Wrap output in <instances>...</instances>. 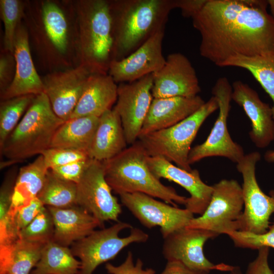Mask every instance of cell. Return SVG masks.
I'll return each instance as SVG.
<instances>
[{
	"label": "cell",
	"instance_id": "cell-23",
	"mask_svg": "<svg viewBox=\"0 0 274 274\" xmlns=\"http://www.w3.org/2000/svg\"><path fill=\"white\" fill-rule=\"evenodd\" d=\"M54 223L53 241L68 247L92 232L99 222L90 213L79 206L66 208L47 207Z\"/></svg>",
	"mask_w": 274,
	"mask_h": 274
},
{
	"label": "cell",
	"instance_id": "cell-1",
	"mask_svg": "<svg viewBox=\"0 0 274 274\" xmlns=\"http://www.w3.org/2000/svg\"><path fill=\"white\" fill-rule=\"evenodd\" d=\"M267 1L207 0L192 18L199 53L217 66L239 55L274 61V18Z\"/></svg>",
	"mask_w": 274,
	"mask_h": 274
},
{
	"label": "cell",
	"instance_id": "cell-19",
	"mask_svg": "<svg viewBox=\"0 0 274 274\" xmlns=\"http://www.w3.org/2000/svg\"><path fill=\"white\" fill-rule=\"evenodd\" d=\"M232 99L241 107L251 122L249 137L260 149L274 141V118L272 107L263 102L258 93L246 83L236 81L232 83Z\"/></svg>",
	"mask_w": 274,
	"mask_h": 274
},
{
	"label": "cell",
	"instance_id": "cell-16",
	"mask_svg": "<svg viewBox=\"0 0 274 274\" xmlns=\"http://www.w3.org/2000/svg\"><path fill=\"white\" fill-rule=\"evenodd\" d=\"M91 74L82 64L75 68L47 75L42 79L44 92L60 118L65 121L70 119Z\"/></svg>",
	"mask_w": 274,
	"mask_h": 274
},
{
	"label": "cell",
	"instance_id": "cell-31",
	"mask_svg": "<svg viewBox=\"0 0 274 274\" xmlns=\"http://www.w3.org/2000/svg\"><path fill=\"white\" fill-rule=\"evenodd\" d=\"M42 12L47 37L58 51L65 52L68 44V26L63 12L56 4L50 1L44 3Z\"/></svg>",
	"mask_w": 274,
	"mask_h": 274
},
{
	"label": "cell",
	"instance_id": "cell-33",
	"mask_svg": "<svg viewBox=\"0 0 274 274\" xmlns=\"http://www.w3.org/2000/svg\"><path fill=\"white\" fill-rule=\"evenodd\" d=\"M54 226L52 215L45 206L33 220L19 233V238L42 243L53 241Z\"/></svg>",
	"mask_w": 274,
	"mask_h": 274
},
{
	"label": "cell",
	"instance_id": "cell-14",
	"mask_svg": "<svg viewBox=\"0 0 274 274\" xmlns=\"http://www.w3.org/2000/svg\"><path fill=\"white\" fill-rule=\"evenodd\" d=\"M218 235L207 230L182 228L164 238L163 256L167 261H179L193 270L229 271L232 266L224 264L215 265L206 257L203 253L206 242Z\"/></svg>",
	"mask_w": 274,
	"mask_h": 274
},
{
	"label": "cell",
	"instance_id": "cell-21",
	"mask_svg": "<svg viewBox=\"0 0 274 274\" xmlns=\"http://www.w3.org/2000/svg\"><path fill=\"white\" fill-rule=\"evenodd\" d=\"M204 103L199 95L153 98L139 138L178 123L195 113Z\"/></svg>",
	"mask_w": 274,
	"mask_h": 274
},
{
	"label": "cell",
	"instance_id": "cell-41",
	"mask_svg": "<svg viewBox=\"0 0 274 274\" xmlns=\"http://www.w3.org/2000/svg\"><path fill=\"white\" fill-rule=\"evenodd\" d=\"M176 8L181 10L185 17L191 18L202 8L207 0H175Z\"/></svg>",
	"mask_w": 274,
	"mask_h": 274
},
{
	"label": "cell",
	"instance_id": "cell-12",
	"mask_svg": "<svg viewBox=\"0 0 274 274\" xmlns=\"http://www.w3.org/2000/svg\"><path fill=\"white\" fill-rule=\"evenodd\" d=\"M121 203L144 226L160 227L165 238L174 231L187 226L194 214L187 209L170 206L142 193L119 195Z\"/></svg>",
	"mask_w": 274,
	"mask_h": 274
},
{
	"label": "cell",
	"instance_id": "cell-40",
	"mask_svg": "<svg viewBox=\"0 0 274 274\" xmlns=\"http://www.w3.org/2000/svg\"><path fill=\"white\" fill-rule=\"evenodd\" d=\"M258 250L257 256L249 264L245 274H273L268 264L269 248L262 247Z\"/></svg>",
	"mask_w": 274,
	"mask_h": 274
},
{
	"label": "cell",
	"instance_id": "cell-15",
	"mask_svg": "<svg viewBox=\"0 0 274 274\" xmlns=\"http://www.w3.org/2000/svg\"><path fill=\"white\" fill-rule=\"evenodd\" d=\"M152 74L154 98L192 97L198 95L201 91L194 68L182 53L168 54L164 65Z\"/></svg>",
	"mask_w": 274,
	"mask_h": 274
},
{
	"label": "cell",
	"instance_id": "cell-29",
	"mask_svg": "<svg viewBox=\"0 0 274 274\" xmlns=\"http://www.w3.org/2000/svg\"><path fill=\"white\" fill-rule=\"evenodd\" d=\"M234 66L248 71L268 94L273 105L274 118V61L261 56H232L220 66Z\"/></svg>",
	"mask_w": 274,
	"mask_h": 274
},
{
	"label": "cell",
	"instance_id": "cell-44",
	"mask_svg": "<svg viewBox=\"0 0 274 274\" xmlns=\"http://www.w3.org/2000/svg\"><path fill=\"white\" fill-rule=\"evenodd\" d=\"M264 160L269 163L274 162V150H268L264 155Z\"/></svg>",
	"mask_w": 274,
	"mask_h": 274
},
{
	"label": "cell",
	"instance_id": "cell-35",
	"mask_svg": "<svg viewBox=\"0 0 274 274\" xmlns=\"http://www.w3.org/2000/svg\"><path fill=\"white\" fill-rule=\"evenodd\" d=\"M227 235L236 247L257 250L262 247L274 249V221L263 233L256 234L238 230L230 232Z\"/></svg>",
	"mask_w": 274,
	"mask_h": 274
},
{
	"label": "cell",
	"instance_id": "cell-13",
	"mask_svg": "<svg viewBox=\"0 0 274 274\" xmlns=\"http://www.w3.org/2000/svg\"><path fill=\"white\" fill-rule=\"evenodd\" d=\"M153 80L151 74L118 86L117 99L113 109L120 118L127 144L131 145L139 139L153 99Z\"/></svg>",
	"mask_w": 274,
	"mask_h": 274
},
{
	"label": "cell",
	"instance_id": "cell-18",
	"mask_svg": "<svg viewBox=\"0 0 274 274\" xmlns=\"http://www.w3.org/2000/svg\"><path fill=\"white\" fill-rule=\"evenodd\" d=\"M148 165L152 173L159 179L173 181L187 191L185 208L193 214L202 215L211 199L213 187L204 183L197 169L189 172L178 167L160 156L147 157Z\"/></svg>",
	"mask_w": 274,
	"mask_h": 274
},
{
	"label": "cell",
	"instance_id": "cell-22",
	"mask_svg": "<svg viewBox=\"0 0 274 274\" xmlns=\"http://www.w3.org/2000/svg\"><path fill=\"white\" fill-rule=\"evenodd\" d=\"M117 96L118 86L110 75L91 74L70 119L83 116L99 117L112 109Z\"/></svg>",
	"mask_w": 274,
	"mask_h": 274
},
{
	"label": "cell",
	"instance_id": "cell-43",
	"mask_svg": "<svg viewBox=\"0 0 274 274\" xmlns=\"http://www.w3.org/2000/svg\"><path fill=\"white\" fill-rule=\"evenodd\" d=\"M210 271L190 269L179 261H167L160 274H209Z\"/></svg>",
	"mask_w": 274,
	"mask_h": 274
},
{
	"label": "cell",
	"instance_id": "cell-11",
	"mask_svg": "<svg viewBox=\"0 0 274 274\" xmlns=\"http://www.w3.org/2000/svg\"><path fill=\"white\" fill-rule=\"evenodd\" d=\"M107 183L102 162L90 159L77 184V206L92 215L104 227L105 222H118L121 205L112 193Z\"/></svg>",
	"mask_w": 274,
	"mask_h": 274
},
{
	"label": "cell",
	"instance_id": "cell-28",
	"mask_svg": "<svg viewBox=\"0 0 274 274\" xmlns=\"http://www.w3.org/2000/svg\"><path fill=\"white\" fill-rule=\"evenodd\" d=\"M75 257L68 247L50 242L30 274H79L81 262Z\"/></svg>",
	"mask_w": 274,
	"mask_h": 274
},
{
	"label": "cell",
	"instance_id": "cell-8",
	"mask_svg": "<svg viewBox=\"0 0 274 274\" xmlns=\"http://www.w3.org/2000/svg\"><path fill=\"white\" fill-rule=\"evenodd\" d=\"M212 187L206 210L192 218L186 227L207 230L219 235L238 231L244 205L242 186L235 180L223 179Z\"/></svg>",
	"mask_w": 274,
	"mask_h": 274
},
{
	"label": "cell",
	"instance_id": "cell-30",
	"mask_svg": "<svg viewBox=\"0 0 274 274\" xmlns=\"http://www.w3.org/2000/svg\"><path fill=\"white\" fill-rule=\"evenodd\" d=\"M77 184L60 179L49 169L37 197L46 207L66 208L77 206Z\"/></svg>",
	"mask_w": 274,
	"mask_h": 274
},
{
	"label": "cell",
	"instance_id": "cell-5",
	"mask_svg": "<svg viewBox=\"0 0 274 274\" xmlns=\"http://www.w3.org/2000/svg\"><path fill=\"white\" fill-rule=\"evenodd\" d=\"M80 27L83 64L92 74H108L110 65L114 59V40L110 2H83Z\"/></svg>",
	"mask_w": 274,
	"mask_h": 274
},
{
	"label": "cell",
	"instance_id": "cell-20",
	"mask_svg": "<svg viewBox=\"0 0 274 274\" xmlns=\"http://www.w3.org/2000/svg\"><path fill=\"white\" fill-rule=\"evenodd\" d=\"M13 55L15 60L14 77L9 86L1 94V100L44 92L42 80L32 60L28 33L22 26H18L16 30Z\"/></svg>",
	"mask_w": 274,
	"mask_h": 274
},
{
	"label": "cell",
	"instance_id": "cell-45",
	"mask_svg": "<svg viewBox=\"0 0 274 274\" xmlns=\"http://www.w3.org/2000/svg\"><path fill=\"white\" fill-rule=\"evenodd\" d=\"M229 272L230 274H244L242 272L240 268L237 266H232Z\"/></svg>",
	"mask_w": 274,
	"mask_h": 274
},
{
	"label": "cell",
	"instance_id": "cell-26",
	"mask_svg": "<svg viewBox=\"0 0 274 274\" xmlns=\"http://www.w3.org/2000/svg\"><path fill=\"white\" fill-rule=\"evenodd\" d=\"M99 117L83 116L64 122L55 132L50 148L88 151L98 126Z\"/></svg>",
	"mask_w": 274,
	"mask_h": 274
},
{
	"label": "cell",
	"instance_id": "cell-7",
	"mask_svg": "<svg viewBox=\"0 0 274 274\" xmlns=\"http://www.w3.org/2000/svg\"><path fill=\"white\" fill-rule=\"evenodd\" d=\"M149 235L142 229L122 221L100 230L71 245V251L80 259L79 274H92L101 264L114 259L124 248L132 243H143Z\"/></svg>",
	"mask_w": 274,
	"mask_h": 274
},
{
	"label": "cell",
	"instance_id": "cell-24",
	"mask_svg": "<svg viewBox=\"0 0 274 274\" xmlns=\"http://www.w3.org/2000/svg\"><path fill=\"white\" fill-rule=\"evenodd\" d=\"M127 144L120 118L112 109L99 117L88 154L90 158L103 162L119 154Z\"/></svg>",
	"mask_w": 274,
	"mask_h": 274
},
{
	"label": "cell",
	"instance_id": "cell-6",
	"mask_svg": "<svg viewBox=\"0 0 274 274\" xmlns=\"http://www.w3.org/2000/svg\"><path fill=\"white\" fill-rule=\"evenodd\" d=\"M218 109L216 98L212 96L195 113L165 129L139 138L149 156L162 157L178 167L192 170L188 163L191 146L203 123Z\"/></svg>",
	"mask_w": 274,
	"mask_h": 274
},
{
	"label": "cell",
	"instance_id": "cell-42",
	"mask_svg": "<svg viewBox=\"0 0 274 274\" xmlns=\"http://www.w3.org/2000/svg\"><path fill=\"white\" fill-rule=\"evenodd\" d=\"M11 55L1 56L0 59L1 94L9 86V79L12 71L13 59Z\"/></svg>",
	"mask_w": 274,
	"mask_h": 274
},
{
	"label": "cell",
	"instance_id": "cell-37",
	"mask_svg": "<svg viewBox=\"0 0 274 274\" xmlns=\"http://www.w3.org/2000/svg\"><path fill=\"white\" fill-rule=\"evenodd\" d=\"M17 174L16 169L9 172L0 189V229L5 225L12 208V197Z\"/></svg>",
	"mask_w": 274,
	"mask_h": 274
},
{
	"label": "cell",
	"instance_id": "cell-39",
	"mask_svg": "<svg viewBox=\"0 0 274 274\" xmlns=\"http://www.w3.org/2000/svg\"><path fill=\"white\" fill-rule=\"evenodd\" d=\"M90 159L75 161L50 170L58 178L78 184L87 168Z\"/></svg>",
	"mask_w": 274,
	"mask_h": 274
},
{
	"label": "cell",
	"instance_id": "cell-17",
	"mask_svg": "<svg viewBox=\"0 0 274 274\" xmlns=\"http://www.w3.org/2000/svg\"><path fill=\"white\" fill-rule=\"evenodd\" d=\"M164 32L165 28L160 29L129 55L111 62L108 74L116 83L133 82L157 72L164 65Z\"/></svg>",
	"mask_w": 274,
	"mask_h": 274
},
{
	"label": "cell",
	"instance_id": "cell-10",
	"mask_svg": "<svg viewBox=\"0 0 274 274\" xmlns=\"http://www.w3.org/2000/svg\"><path fill=\"white\" fill-rule=\"evenodd\" d=\"M232 93V85L227 78L217 80L212 93L218 102V116L206 140L191 148L188 156L190 165L210 157H225L237 163L245 156L243 148L232 139L227 128Z\"/></svg>",
	"mask_w": 274,
	"mask_h": 274
},
{
	"label": "cell",
	"instance_id": "cell-25",
	"mask_svg": "<svg viewBox=\"0 0 274 274\" xmlns=\"http://www.w3.org/2000/svg\"><path fill=\"white\" fill-rule=\"evenodd\" d=\"M45 245L18 238L0 245V274H30Z\"/></svg>",
	"mask_w": 274,
	"mask_h": 274
},
{
	"label": "cell",
	"instance_id": "cell-38",
	"mask_svg": "<svg viewBox=\"0 0 274 274\" xmlns=\"http://www.w3.org/2000/svg\"><path fill=\"white\" fill-rule=\"evenodd\" d=\"M106 269L110 274H155V271L151 268L143 269V262L141 259H138L134 262L131 252L127 253L124 261L118 266H115L108 263Z\"/></svg>",
	"mask_w": 274,
	"mask_h": 274
},
{
	"label": "cell",
	"instance_id": "cell-4",
	"mask_svg": "<svg viewBox=\"0 0 274 274\" xmlns=\"http://www.w3.org/2000/svg\"><path fill=\"white\" fill-rule=\"evenodd\" d=\"M64 121L54 113L44 92L36 95L0 148L1 154L13 163L41 155L50 148L55 132Z\"/></svg>",
	"mask_w": 274,
	"mask_h": 274
},
{
	"label": "cell",
	"instance_id": "cell-46",
	"mask_svg": "<svg viewBox=\"0 0 274 274\" xmlns=\"http://www.w3.org/2000/svg\"><path fill=\"white\" fill-rule=\"evenodd\" d=\"M267 3L270 7L271 15L274 18V0H268Z\"/></svg>",
	"mask_w": 274,
	"mask_h": 274
},
{
	"label": "cell",
	"instance_id": "cell-9",
	"mask_svg": "<svg viewBox=\"0 0 274 274\" xmlns=\"http://www.w3.org/2000/svg\"><path fill=\"white\" fill-rule=\"evenodd\" d=\"M261 155L258 151L245 154L236 163L242 175L244 211L239 220L240 231L256 234L265 232L270 225L269 219L274 213V189L266 194L258 184L256 168Z\"/></svg>",
	"mask_w": 274,
	"mask_h": 274
},
{
	"label": "cell",
	"instance_id": "cell-32",
	"mask_svg": "<svg viewBox=\"0 0 274 274\" xmlns=\"http://www.w3.org/2000/svg\"><path fill=\"white\" fill-rule=\"evenodd\" d=\"M36 95H24L1 100L0 104V148L16 127Z\"/></svg>",
	"mask_w": 274,
	"mask_h": 274
},
{
	"label": "cell",
	"instance_id": "cell-27",
	"mask_svg": "<svg viewBox=\"0 0 274 274\" xmlns=\"http://www.w3.org/2000/svg\"><path fill=\"white\" fill-rule=\"evenodd\" d=\"M49 169L42 155L20 168L15 183L11 209L27 204L38 197L45 185Z\"/></svg>",
	"mask_w": 274,
	"mask_h": 274
},
{
	"label": "cell",
	"instance_id": "cell-34",
	"mask_svg": "<svg viewBox=\"0 0 274 274\" xmlns=\"http://www.w3.org/2000/svg\"><path fill=\"white\" fill-rule=\"evenodd\" d=\"M0 9L4 24L5 49L13 55L16 32L22 15V6L18 0H1Z\"/></svg>",
	"mask_w": 274,
	"mask_h": 274
},
{
	"label": "cell",
	"instance_id": "cell-36",
	"mask_svg": "<svg viewBox=\"0 0 274 274\" xmlns=\"http://www.w3.org/2000/svg\"><path fill=\"white\" fill-rule=\"evenodd\" d=\"M41 155L43 156L46 165L49 169L89 158L86 152L62 148H49Z\"/></svg>",
	"mask_w": 274,
	"mask_h": 274
},
{
	"label": "cell",
	"instance_id": "cell-3",
	"mask_svg": "<svg viewBox=\"0 0 274 274\" xmlns=\"http://www.w3.org/2000/svg\"><path fill=\"white\" fill-rule=\"evenodd\" d=\"M148 156L137 141L117 155L103 161L105 179L112 190L119 195L142 193L175 207L185 205L187 197L162 184L152 173L147 163Z\"/></svg>",
	"mask_w": 274,
	"mask_h": 274
},
{
	"label": "cell",
	"instance_id": "cell-2",
	"mask_svg": "<svg viewBox=\"0 0 274 274\" xmlns=\"http://www.w3.org/2000/svg\"><path fill=\"white\" fill-rule=\"evenodd\" d=\"M110 5L114 60L126 57L165 28L170 11L176 9L175 0H116Z\"/></svg>",
	"mask_w": 274,
	"mask_h": 274
}]
</instances>
